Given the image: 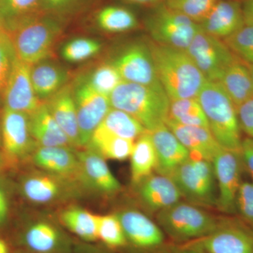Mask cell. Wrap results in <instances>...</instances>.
I'll use <instances>...</instances> for the list:
<instances>
[{
	"mask_svg": "<svg viewBox=\"0 0 253 253\" xmlns=\"http://www.w3.org/2000/svg\"><path fill=\"white\" fill-rule=\"evenodd\" d=\"M149 46L158 79L169 99H196L207 81L186 51L156 42Z\"/></svg>",
	"mask_w": 253,
	"mask_h": 253,
	"instance_id": "6da1fadb",
	"label": "cell"
},
{
	"mask_svg": "<svg viewBox=\"0 0 253 253\" xmlns=\"http://www.w3.org/2000/svg\"><path fill=\"white\" fill-rule=\"evenodd\" d=\"M3 28L9 34L16 57L31 66L51 57L61 33L59 21L44 11Z\"/></svg>",
	"mask_w": 253,
	"mask_h": 253,
	"instance_id": "7a4b0ae2",
	"label": "cell"
},
{
	"mask_svg": "<svg viewBox=\"0 0 253 253\" xmlns=\"http://www.w3.org/2000/svg\"><path fill=\"white\" fill-rule=\"evenodd\" d=\"M109 99L111 108L130 115L147 131L166 125L170 100L165 91L123 81Z\"/></svg>",
	"mask_w": 253,
	"mask_h": 253,
	"instance_id": "3957f363",
	"label": "cell"
},
{
	"mask_svg": "<svg viewBox=\"0 0 253 253\" xmlns=\"http://www.w3.org/2000/svg\"><path fill=\"white\" fill-rule=\"evenodd\" d=\"M197 99L207 118L208 128L219 146L241 153L243 139L236 107L220 83L206 81Z\"/></svg>",
	"mask_w": 253,
	"mask_h": 253,
	"instance_id": "277c9868",
	"label": "cell"
},
{
	"mask_svg": "<svg viewBox=\"0 0 253 253\" xmlns=\"http://www.w3.org/2000/svg\"><path fill=\"white\" fill-rule=\"evenodd\" d=\"M157 219L163 231L179 243L205 237L214 230L219 220L196 205L181 201L158 212Z\"/></svg>",
	"mask_w": 253,
	"mask_h": 253,
	"instance_id": "5b68a950",
	"label": "cell"
},
{
	"mask_svg": "<svg viewBox=\"0 0 253 253\" xmlns=\"http://www.w3.org/2000/svg\"><path fill=\"white\" fill-rule=\"evenodd\" d=\"M170 178L177 186L181 196L191 204L202 207L217 205L215 176L211 161L190 153L189 158L176 168Z\"/></svg>",
	"mask_w": 253,
	"mask_h": 253,
	"instance_id": "8992f818",
	"label": "cell"
},
{
	"mask_svg": "<svg viewBox=\"0 0 253 253\" xmlns=\"http://www.w3.org/2000/svg\"><path fill=\"white\" fill-rule=\"evenodd\" d=\"M146 26L155 42L184 51L201 30L199 23L164 4L148 18Z\"/></svg>",
	"mask_w": 253,
	"mask_h": 253,
	"instance_id": "52a82bcc",
	"label": "cell"
},
{
	"mask_svg": "<svg viewBox=\"0 0 253 253\" xmlns=\"http://www.w3.org/2000/svg\"><path fill=\"white\" fill-rule=\"evenodd\" d=\"M186 51L209 82L219 83L226 70L240 59L223 40L208 34L202 28Z\"/></svg>",
	"mask_w": 253,
	"mask_h": 253,
	"instance_id": "ba28073f",
	"label": "cell"
},
{
	"mask_svg": "<svg viewBox=\"0 0 253 253\" xmlns=\"http://www.w3.org/2000/svg\"><path fill=\"white\" fill-rule=\"evenodd\" d=\"M206 253H253V229L236 218H219L214 230L186 244Z\"/></svg>",
	"mask_w": 253,
	"mask_h": 253,
	"instance_id": "9c48e42d",
	"label": "cell"
},
{
	"mask_svg": "<svg viewBox=\"0 0 253 253\" xmlns=\"http://www.w3.org/2000/svg\"><path fill=\"white\" fill-rule=\"evenodd\" d=\"M73 86L81 146H86L111 109V103L109 96L96 92L81 78Z\"/></svg>",
	"mask_w": 253,
	"mask_h": 253,
	"instance_id": "30bf717a",
	"label": "cell"
},
{
	"mask_svg": "<svg viewBox=\"0 0 253 253\" xmlns=\"http://www.w3.org/2000/svg\"><path fill=\"white\" fill-rule=\"evenodd\" d=\"M111 63L123 81L164 91L158 78L149 45L142 42L131 44L121 51Z\"/></svg>",
	"mask_w": 253,
	"mask_h": 253,
	"instance_id": "8fae6325",
	"label": "cell"
},
{
	"mask_svg": "<svg viewBox=\"0 0 253 253\" xmlns=\"http://www.w3.org/2000/svg\"><path fill=\"white\" fill-rule=\"evenodd\" d=\"M218 196L217 206L221 212H236V198L241 183L242 160L241 154L221 148L212 161Z\"/></svg>",
	"mask_w": 253,
	"mask_h": 253,
	"instance_id": "7c38bea8",
	"label": "cell"
},
{
	"mask_svg": "<svg viewBox=\"0 0 253 253\" xmlns=\"http://www.w3.org/2000/svg\"><path fill=\"white\" fill-rule=\"evenodd\" d=\"M31 66L15 58L3 94L5 107L26 113L39 109L44 101L36 96L31 81Z\"/></svg>",
	"mask_w": 253,
	"mask_h": 253,
	"instance_id": "4fadbf2b",
	"label": "cell"
},
{
	"mask_svg": "<svg viewBox=\"0 0 253 253\" xmlns=\"http://www.w3.org/2000/svg\"><path fill=\"white\" fill-rule=\"evenodd\" d=\"M1 134L4 155L12 160L26 157L38 145L30 131L29 116L6 107L1 117Z\"/></svg>",
	"mask_w": 253,
	"mask_h": 253,
	"instance_id": "5bb4252c",
	"label": "cell"
},
{
	"mask_svg": "<svg viewBox=\"0 0 253 253\" xmlns=\"http://www.w3.org/2000/svg\"><path fill=\"white\" fill-rule=\"evenodd\" d=\"M156 154L158 174L170 177L174 170L189 158L190 153L167 126L149 131Z\"/></svg>",
	"mask_w": 253,
	"mask_h": 253,
	"instance_id": "9a60e30c",
	"label": "cell"
},
{
	"mask_svg": "<svg viewBox=\"0 0 253 253\" xmlns=\"http://www.w3.org/2000/svg\"><path fill=\"white\" fill-rule=\"evenodd\" d=\"M200 25L208 34L225 39L245 26L242 6L234 0L217 1Z\"/></svg>",
	"mask_w": 253,
	"mask_h": 253,
	"instance_id": "2e32d148",
	"label": "cell"
},
{
	"mask_svg": "<svg viewBox=\"0 0 253 253\" xmlns=\"http://www.w3.org/2000/svg\"><path fill=\"white\" fill-rule=\"evenodd\" d=\"M126 240L139 248L151 249L162 244V229L139 211L127 210L116 214Z\"/></svg>",
	"mask_w": 253,
	"mask_h": 253,
	"instance_id": "e0dca14e",
	"label": "cell"
},
{
	"mask_svg": "<svg viewBox=\"0 0 253 253\" xmlns=\"http://www.w3.org/2000/svg\"><path fill=\"white\" fill-rule=\"evenodd\" d=\"M45 102L49 112L68 136L71 145L81 146L73 85L66 84Z\"/></svg>",
	"mask_w": 253,
	"mask_h": 253,
	"instance_id": "ac0fdd59",
	"label": "cell"
},
{
	"mask_svg": "<svg viewBox=\"0 0 253 253\" xmlns=\"http://www.w3.org/2000/svg\"><path fill=\"white\" fill-rule=\"evenodd\" d=\"M139 184L141 201L156 212L179 202L182 196L175 183L168 176L151 174Z\"/></svg>",
	"mask_w": 253,
	"mask_h": 253,
	"instance_id": "d6986e66",
	"label": "cell"
},
{
	"mask_svg": "<svg viewBox=\"0 0 253 253\" xmlns=\"http://www.w3.org/2000/svg\"><path fill=\"white\" fill-rule=\"evenodd\" d=\"M166 126L189 153L199 155L211 162L221 149L208 128L183 126L169 121Z\"/></svg>",
	"mask_w": 253,
	"mask_h": 253,
	"instance_id": "ffe728a7",
	"label": "cell"
},
{
	"mask_svg": "<svg viewBox=\"0 0 253 253\" xmlns=\"http://www.w3.org/2000/svg\"><path fill=\"white\" fill-rule=\"evenodd\" d=\"M80 171L90 185L105 194H113L121 184L110 170L105 158L94 150L89 149L77 154Z\"/></svg>",
	"mask_w": 253,
	"mask_h": 253,
	"instance_id": "44dd1931",
	"label": "cell"
},
{
	"mask_svg": "<svg viewBox=\"0 0 253 253\" xmlns=\"http://www.w3.org/2000/svg\"><path fill=\"white\" fill-rule=\"evenodd\" d=\"M29 127L33 139L40 146H73L49 112L45 101L39 109L30 115Z\"/></svg>",
	"mask_w": 253,
	"mask_h": 253,
	"instance_id": "7402d4cb",
	"label": "cell"
},
{
	"mask_svg": "<svg viewBox=\"0 0 253 253\" xmlns=\"http://www.w3.org/2000/svg\"><path fill=\"white\" fill-rule=\"evenodd\" d=\"M33 161L38 167L61 176H70L80 171V163L71 148L39 146L35 150Z\"/></svg>",
	"mask_w": 253,
	"mask_h": 253,
	"instance_id": "603a6c76",
	"label": "cell"
},
{
	"mask_svg": "<svg viewBox=\"0 0 253 253\" xmlns=\"http://www.w3.org/2000/svg\"><path fill=\"white\" fill-rule=\"evenodd\" d=\"M45 61V60H44ZM41 61L31 66V81L36 96L47 100L67 84L68 73L54 63Z\"/></svg>",
	"mask_w": 253,
	"mask_h": 253,
	"instance_id": "cb8c5ba5",
	"label": "cell"
},
{
	"mask_svg": "<svg viewBox=\"0 0 253 253\" xmlns=\"http://www.w3.org/2000/svg\"><path fill=\"white\" fill-rule=\"evenodd\" d=\"M236 107L253 97V81L249 66L238 60L226 70L220 81Z\"/></svg>",
	"mask_w": 253,
	"mask_h": 253,
	"instance_id": "d4e9b609",
	"label": "cell"
},
{
	"mask_svg": "<svg viewBox=\"0 0 253 253\" xmlns=\"http://www.w3.org/2000/svg\"><path fill=\"white\" fill-rule=\"evenodd\" d=\"M131 179L134 184H140L152 174L156 166V154L149 131L139 136L134 142L130 156Z\"/></svg>",
	"mask_w": 253,
	"mask_h": 253,
	"instance_id": "484cf974",
	"label": "cell"
},
{
	"mask_svg": "<svg viewBox=\"0 0 253 253\" xmlns=\"http://www.w3.org/2000/svg\"><path fill=\"white\" fill-rule=\"evenodd\" d=\"M134 144V140L113 135L100 127L96 128L88 144L90 149L105 159L116 161H125L130 157Z\"/></svg>",
	"mask_w": 253,
	"mask_h": 253,
	"instance_id": "4316f807",
	"label": "cell"
},
{
	"mask_svg": "<svg viewBox=\"0 0 253 253\" xmlns=\"http://www.w3.org/2000/svg\"><path fill=\"white\" fill-rule=\"evenodd\" d=\"M98 127L113 135L134 140L146 132L139 121L121 110L111 108Z\"/></svg>",
	"mask_w": 253,
	"mask_h": 253,
	"instance_id": "83f0119b",
	"label": "cell"
},
{
	"mask_svg": "<svg viewBox=\"0 0 253 253\" xmlns=\"http://www.w3.org/2000/svg\"><path fill=\"white\" fill-rule=\"evenodd\" d=\"M22 191L26 199L31 202L46 204L59 197L61 186L54 176L37 174L25 179Z\"/></svg>",
	"mask_w": 253,
	"mask_h": 253,
	"instance_id": "f1b7e54d",
	"label": "cell"
},
{
	"mask_svg": "<svg viewBox=\"0 0 253 253\" xmlns=\"http://www.w3.org/2000/svg\"><path fill=\"white\" fill-rule=\"evenodd\" d=\"M61 221L71 232L84 241H94L99 239L98 215L81 208H70L61 214Z\"/></svg>",
	"mask_w": 253,
	"mask_h": 253,
	"instance_id": "f546056e",
	"label": "cell"
},
{
	"mask_svg": "<svg viewBox=\"0 0 253 253\" xmlns=\"http://www.w3.org/2000/svg\"><path fill=\"white\" fill-rule=\"evenodd\" d=\"M168 121L183 126L208 128L207 118L197 98L170 101Z\"/></svg>",
	"mask_w": 253,
	"mask_h": 253,
	"instance_id": "4dcf8cb0",
	"label": "cell"
},
{
	"mask_svg": "<svg viewBox=\"0 0 253 253\" xmlns=\"http://www.w3.org/2000/svg\"><path fill=\"white\" fill-rule=\"evenodd\" d=\"M96 22L101 29L109 33H123L135 28L138 25L134 14L126 8L109 6L100 10Z\"/></svg>",
	"mask_w": 253,
	"mask_h": 253,
	"instance_id": "1f68e13d",
	"label": "cell"
},
{
	"mask_svg": "<svg viewBox=\"0 0 253 253\" xmlns=\"http://www.w3.org/2000/svg\"><path fill=\"white\" fill-rule=\"evenodd\" d=\"M42 11V0H0V24L6 27Z\"/></svg>",
	"mask_w": 253,
	"mask_h": 253,
	"instance_id": "d6a6232c",
	"label": "cell"
},
{
	"mask_svg": "<svg viewBox=\"0 0 253 253\" xmlns=\"http://www.w3.org/2000/svg\"><path fill=\"white\" fill-rule=\"evenodd\" d=\"M80 78L96 92L107 96L123 81L118 70L111 63L100 65L89 74Z\"/></svg>",
	"mask_w": 253,
	"mask_h": 253,
	"instance_id": "836d02e7",
	"label": "cell"
},
{
	"mask_svg": "<svg viewBox=\"0 0 253 253\" xmlns=\"http://www.w3.org/2000/svg\"><path fill=\"white\" fill-rule=\"evenodd\" d=\"M59 236L54 226L46 222L33 224L25 235L28 247L38 253H48L55 249Z\"/></svg>",
	"mask_w": 253,
	"mask_h": 253,
	"instance_id": "e575fe53",
	"label": "cell"
},
{
	"mask_svg": "<svg viewBox=\"0 0 253 253\" xmlns=\"http://www.w3.org/2000/svg\"><path fill=\"white\" fill-rule=\"evenodd\" d=\"M101 49V44L99 41L91 38H78L64 44L61 55L68 62H81L97 54Z\"/></svg>",
	"mask_w": 253,
	"mask_h": 253,
	"instance_id": "d590c367",
	"label": "cell"
},
{
	"mask_svg": "<svg viewBox=\"0 0 253 253\" xmlns=\"http://www.w3.org/2000/svg\"><path fill=\"white\" fill-rule=\"evenodd\" d=\"M223 41L239 59L253 65V26L245 25Z\"/></svg>",
	"mask_w": 253,
	"mask_h": 253,
	"instance_id": "8d00e7d4",
	"label": "cell"
},
{
	"mask_svg": "<svg viewBox=\"0 0 253 253\" xmlns=\"http://www.w3.org/2000/svg\"><path fill=\"white\" fill-rule=\"evenodd\" d=\"M218 0H164L169 9L185 15L197 23L206 18Z\"/></svg>",
	"mask_w": 253,
	"mask_h": 253,
	"instance_id": "74e56055",
	"label": "cell"
},
{
	"mask_svg": "<svg viewBox=\"0 0 253 253\" xmlns=\"http://www.w3.org/2000/svg\"><path fill=\"white\" fill-rule=\"evenodd\" d=\"M98 237L109 247L118 248L126 245V236L116 214L99 216Z\"/></svg>",
	"mask_w": 253,
	"mask_h": 253,
	"instance_id": "f35d334b",
	"label": "cell"
},
{
	"mask_svg": "<svg viewBox=\"0 0 253 253\" xmlns=\"http://www.w3.org/2000/svg\"><path fill=\"white\" fill-rule=\"evenodd\" d=\"M16 57L9 34L0 24V92L4 91Z\"/></svg>",
	"mask_w": 253,
	"mask_h": 253,
	"instance_id": "ab89813d",
	"label": "cell"
},
{
	"mask_svg": "<svg viewBox=\"0 0 253 253\" xmlns=\"http://www.w3.org/2000/svg\"><path fill=\"white\" fill-rule=\"evenodd\" d=\"M236 212L253 229V182L242 181L236 198Z\"/></svg>",
	"mask_w": 253,
	"mask_h": 253,
	"instance_id": "60d3db41",
	"label": "cell"
},
{
	"mask_svg": "<svg viewBox=\"0 0 253 253\" xmlns=\"http://www.w3.org/2000/svg\"><path fill=\"white\" fill-rule=\"evenodd\" d=\"M236 112L241 130L253 139V97L239 105Z\"/></svg>",
	"mask_w": 253,
	"mask_h": 253,
	"instance_id": "b9f144b4",
	"label": "cell"
},
{
	"mask_svg": "<svg viewBox=\"0 0 253 253\" xmlns=\"http://www.w3.org/2000/svg\"><path fill=\"white\" fill-rule=\"evenodd\" d=\"M83 0H42V9L48 14L66 12Z\"/></svg>",
	"mask_w": 253,
	"mask_h": 253,
	"instance_id": "7bdbcfd3",
	"label": "cell"
},
{
	"mask_svg": "<svg viewBox=\"0 0 253 253\" xmlns=\"http://www.w3.org/2000/svg\"><path fill=\"white\" fill-rule=\"evenodd\" d=\"M241 157L243 165L247 169L253 180V139L246 137L241 143Z\"/></svg>",
	"mask_w": 253,
	"mask_h": 253,
	"instance_id": "ee69618b",
	"label": "cell"
},
{
	"mask_svg": "<svg viewBox=\"0 0 253 253\" xmlns=\"http://www.w3.org/2000/svg\"><path fill=\"white\" fill-rule=\"evenodd\" d=\"M242 10L245 25L253 26V0H244Z\"/></svg>",
	"mask_w": 253,
	"mask_h": 253,
	"instance_id": "f6af8a7d",
	"label": "cell"
},
{
	"mask_svg": "<svg viewBox=\"0 0 253 253\" xmlns=\"http://www.w3.org/2000/svg\"><path fill=\"white\" fill-rule=\"evenodd\" d=\"M9 204L6 194L2 188L0 186V225L4 224L7 218Z\"/></svg>",
	"mask_w": 253,
	"mask_h": 253,
	"instance_id": "bcb514c9",
	"label": "cell"
},
{
	"mask_svg": "<svg viewBox=\"0 0 253 253\" xmlns=\"http://www.w3.org/2000/svg\"><path fill=\"white\" fill-rule=\"evenodd\" d=\"M172 253H206L197 248L193 247L189 245L186 244L185 246L181 247V249L176 250Z\"/></svg>",
	"mask_w": 253,
	"mask_h": 253,
	"instance_id": "7dc6e473",
	"label": "cell"
},
{
	"mask_svg": "<svg viewBox=\"0 0 253 253\" xmlns=\"http://www.w3.org/2000/svg\"><path fill=\"white\" fill-rule=\"evenodd\" d=\"M0 253H8L7 245L1 239H0Z\"/></svg>",
	"mask_w": 253,
	"mask_h": 253,
	"instance_id": "c3c4849f",
	"label": "cell"
},
{
	"mask_svg": "<svg viewBox=\"0 0 253 253\" xmlns=\"http://www.w3.org/2000/svg\"><path fill=\"white\" fill-rule=\"evenodd\" d=\"M128 1H133V2L140 3V4H146V3L154 2L157 0H128Z\"/></svg>",
	"mask_w": 253,
	"mask_h": 253,
	"instance_id": "681fc988",
	"label": "cell"
},
{
	"mask_svg": "<svg viewBox=\"0 0 253 253\" xmlns=\"http://www.w3.org/2000/svg\"><path fill=\"white\" fill-rule=\"evenodd\" d=\"M4 156L5 155L0 151V171L1 170V169L3 168V166H4Z\"/></svg>",
	"mask_w": 253,
	"mask_h": 253,
	"instance_id": "f907efd6",
	"label": "cell"
},
{
	"mask_svg": "<svg viewBox=\"0 0 253 253\" xmlns=\"http://www.w3.org/2000/svg\"><path fill=\"white\" fill-rule=\"evenodd\" d=\"M246 64H247V63H246ZM247 65H248V66H249L250 71H251V76H252L253 81V65H249V64H247Z\"/></svg>",
	"mask_w": 253,
	"mask_h": 253,
	"instance_id": "816d5d0a",
	"label": "cell"
},
{
	"mask_svg": "<svg viewBox=\"0 0 253 253\" xmlns=\"http://www.w3.org/2000/svg\"><path fill=\"white\" fill-rule=\"evenodd\" d=\"M1 145V129H0V146Z\"/></svg>",
	"mask_w": 253,
	"mask_h": 253,
	"instance_id": "f5cc1de1",
	"label": "cell"
}]
</instances>
